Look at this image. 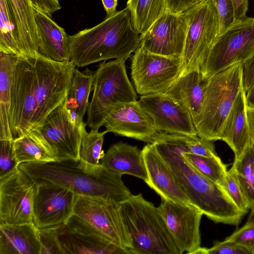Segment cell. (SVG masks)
Instances as JSON below:
<instances>
[{
	"mask_svg": "<svg viewBox=\"0 0 254 254\" xmlns=\"http://www.w3.org/2000/svg\"><path fill=\"white\" fill-rule=\"evenodd\" d=\"M254 55V18L235 22L219 34L213 42L200 70L210 77Z\"/></svg>",
	"mask_w": 254,
	"mask_h": 254,
	"instance_id": "ba28073f",
	"label": "cell"
},
{
	"mask_svg": "<svg viewBox=\"0 0 254 254\" xmlns=\"http://www.w3.org/2000/svg\"><path fill=\"white\" fill-rule=\"evenodd\" d=\"M216 7L219 23V34L235 22L234 8L232 0H211Z\"/></svg>",
	"mask_w": 254,
	"mask_h": 254,
	"instance_id": "74e56055",
	"label": "cell"
},
{
	"mask_svg": "<svg viewBox=\"0 0 254 254\" xmlns=\"http://www.w3.org/2000/svg\"><path fill=\"white\" fill-rule=\"evenodd\" d=\"M131 254H180L157 207L141 193L121 202Z\"/></svg>",
	"mask_w": 254,
	"mask_h": 254,
	"instance_id": "5b68a950",
	"label": "cell"
},
{
	"mask_svg": "<svg viewBox=\"0 0 254 254\" xmlns=\"http://www.w3.org/2000/svg\"><path fill=\"white\" fill-rule=\"evenodd\" d=\"M183 155L200 173L225 189L227 166L218 156L204 157L185 152Z\"/></svg>",
	"mask_w": 254,
	"mask_h": 254,
	"instance_id": "d6a6232c",
	"label": "cell"
},
{
	"mask_svg": "<svg viewBox=\"0 0 254 254\" xmlns=\"http://www.w3.org/2000/svg\"><path fill=\"white\" fill-rule=\"evenodd\" d=\"M18 57L0 52V140H13L9 114L13 71Z\"/></svg>",
	"mask_w": 254,
	"mask_h": 254,
	"instance_id": "83f0119b",
	"label": "cell"
},
{
	"mask_svg": "<svg viewBox=\"0 0 254 254\" xmlns=\"http://www.w3.org/2000/svg\"><path fill=\"white\" fill-rule=\"evenodd\" d=\"M100 163L122 175L133 176L144 182L147 178L142 150L136 146L122 142L114 144L105 153Z\"/></svg>",
	"mask_w": 254,
	"mask_h": 254,
	"instance_id": "cb8c5ba5",
	"label": "cell"
},
{
	"mask_svg": "<svg viewBox=\"0 0 254 254\" xmlns=\"http://www.w3.org/2000/svg\"><path fill=\"white\" fill-rule=\"evenodd\" d=\"M247 114L251 139L254 142V109L247 107Z\"/></svg>",
	"mask_w": 254,
	"mask_h": 254,
	"instance_id": "7dc6e473",
	"label": "cell"
},
{
	"mask_svg": "<svg viewBox=\"0 0 254 254\" xmlns=\"http://www.w3.org/2000/svg\"><path fill=\"white\" fill-rule=\"evenodd\" d=\"M60 225L38 228L41 244L40 254H64L59 238Z\"/></svg>",
	"mask_w": 254,
	"mask_h": 254,
	"instance_id": "e575fe53",
	"label": "cell"
},
{
	"mask_svg": "<svg viewBox=\"0 0 254 254\" xmlns=\"http://www.w3.org/2000/svg\"><path fill=\"white\" fill-rule=\"evenodd\" d=\"M213 142L197 135L190 136L189 153L204 157L218 156Z\"/></svg>",
	"mask_w": 254,
	"mask_h": 254,
	"instance_id": "ab89813d",
	"label": "cell"
},
{
	"mask_svg": "<svg viewBox=\"0 0 254 254\" xmlns=\"http://www.w3.org/2000/svg\"><path fill=\"white\" fill-rule=\"evenodd\" d=\"M0 178L11 173L17 167V163L13 154V140H0Z\"/></svg>",
	"mask_w": 254,
	"mask_h": 254,
	"instance_id": "8d00e7d4",
	"label": "cell"
},
{
	"mask_svg": "<svg viewBox=\"0 0 254 254\" xmlns=\"http://www.w3.org/2000/svg\"><path fill=\"white\" fill-rule=\"evenodd\" d=\"M195 254H251L250 251L235 242L224 240L216 241L210 248L200 247Z\"/></svg>",
	"mask_w": 254,
	"mask_h": 254,
	"instance_id": "d590c367",
	"label": "cell"
},
{
	"mask_svg": "<svg viewBox=\"0 0 254 254\" xmlns=\"http://www.w3.org/2000/svg\"><path fill=\"white\" fill-rule=\"evenodd\" d=\"M126 60L104 62L94 71L93 95L86 123L91 129H99L103 126L117 104L137 101L136 92L127 75Z\"/></svg>",
	"mask_w": 254,
	"mask_h": 254,
	"instance_id": "52a82bcc",
	"label": "cell"
},
{
	"mask_svg": "<svg viewBox=\"0 0 254 254\" xmlns=\"http://www.w3.org/2000/svg\"><path fill=\"white\" fill-rule=\"evenodd\" d=\"M18 167L36 185L62 187L77 195L111 198L121 203L131 194L122 180L123 175L101 164L85 169L78 161L67 160L24 163Z\"/></svg>",
	"mask_w": 254,
	"mask_h": 254,
	"instance_id": "3957f363",
	"label": "cell"
},
{
	"mask_svg": "<svg viewBox=\"0 0 254 254\" xmlns=\"http://www.w3.org/2000/svg\"><path fill=\"white\" fill-rule=\"evenodd\" d=\"M70 61L82 67L100 61L127 59L140 45L127 7L97 25L69 35Z\"/></svg>",
	"mask_w": 254,
	"mask_h": 254,
	"instance_id": "277c9868",
	"label": "cell"
},
{
	"mask_svg": "<svg viewBox=\"0 0 254 254\" xmlns=\"http://www.w3.org/2000/svg\"><path fill=\"white\" fill-rule=\"evenodd\" d=\"M33 7L49 16L61 8L60 0H30Z\"/></svg>",
	"mask_w": 254,
	"mask_h": 254,
	"instance_id": "7bdbcfd3",
	"label": "cell"
},
{
	"mask_svg": "<svg viewBox=\"0 0 254 254\" xmlns=\"http://www.w3.org/2000/svg\"><path fill=\"white\" fill-rule=\"evenodd\" d=\"M225 240L235 242L254 254V225L242 226Z\"/></svg>",
	"mask_w": 254,
	"mask_h": 254,
	"instance_id": "60d3db41",
	"label": "cell"
},
{
	"mask_svg": "<svg viewBox=\"0 0 254 254\" xmlns=\"http://www.w3.org/2000/svg\"><path fill=\"white\" fill-rule=\"evenodd\" d=\"M204 0H167L166 10L173 13H181Z\"/></svg>",
	"mask_w": 254,
	"mask_h": 254,
	"instance_id": "b9f144b4",
	"label": "cell"
},
{
	"mask_svg": "<svg viewBox=\"0 0 254 254\" xmlns=\"http://www.w3.org/2000/svg\"><path fill=\"white\" fill-rule=\"evenodd\" d=\"M6 1L22 56L38 54L39 36L35 8L30 0H6Z\"/></svg>",
	"mask_w": 254,
	"mask_h": 254,
	"instance_id": "7402d4cb",
	"label": "cell"
},
{
	"mask_svg": "<svg viewBox=\"0 0 254 254\" xmlns=\"http://www.w3.org/2000/svg\"><path fill=\"white\" fill-rule=\"evenodd\" d=\"M254 225V206L251 209V212L244 226H249Z\"/></svg>",
	"mask_w": 254,
	"mask_h": 254,
	"instance_id": "681fc988",
	"label": "cell"
},
{
	"mask_svg": "<svg viewBox=\"0 0 254 254\" xmlns=\"http://www.w3.org/2000/svg\"><path fill=\"white\" fill-rule=\"evenodd\" d=\"M188 31V21L184 12L166 11L143 34L139 46L153 54L181 57Z\"/></svg>",
	"mask_w": 254,
	"mask_h": 254,
	"instance_id": "9a60e30c",
	"label": "cell"
},
{
	"mask_svg": "<svg viewBox=\"0 0 254 254\" xmlns=\"http://www.w3.org/2000/svg\"><path fill=\"white\" fill-rule=\"evenodd\" d=\"M142 151L147 174L145 183L162 199L192 205L169 166L154 145L148 143Z\"/></svg>",
	"mask_w": 254,
	"mask_h": 254,
	"instance_id": "d6986e66",
	"label": "cell"
},
{
	"mask_svg": "<svg viewBox=\"0 0 254 254\" xmlns=\"http://www.w3.org/2000/svg\"><path fill=\"white\" fill-rule=\"evenodd\" d=\"M41 250L33 223L0 224V254H40Z\"/></svg>",
	"mask_w": 254,
	"mask_h": 254,
	"instance_id": "d4e9b609",
	"label": "cell"
},
{
	"mask_svg": "<svg viewBox=\"0 0 254 254\" xmlns=\"http://www.w3.org/2000/svg\"><path fill=\"white\" fill-rule=\"evenodd\" d=\"M138 103L151 117L159 132L197 135L189 113L165 93L141 96Z\"/></svg>",
	"mask_w": 254,
	"mask_h": 254,
	"instance_id": "e0dca14e",
	"label": "cell"
},
{
	"mask_svg": "<svg viewBox=\"0 0 254 254\" xmlns=\"http://www.w3.org/2000/svg\"><path fill=\"white\" fill-rule=\"evenodd\" d=\"M63 104L32 131L54 153L57 161L77 162L83 132L86 129L71 121Z\"/></svg>",
	"mask_w": 254,
	"mask_h": 254,
	"instance_id": "4fadbf2b",
	"label": "cell"
},
{
	"mask_svg": "<svg viewBox=\"0 0 254 254\" xmlns=\"http://www.w3.org/2000/svg\"><path fill=\"white\" fill-rule=\"evenodd\" d=\"M234 8L235 22L245 19L249 7V0H232Z\"/></svg>",
	"mask_w": 254,
	"mask_h": 254,
	"instance_id": "f6af8a7d",
	"label": "cell"
},
{
	"mask_svg": "<svg viewBox=\"0 0 254 254\" xmlns=\"http://www.w3.org/2000/svg\"><path fill=\"white\" fill-rule=\"evenodd\" d=\"M78 195L62 187L37 185L33 200V221L37 228L65 224L73 214Z\"/></svg>",
	"mask_w": 254,
	"mask_h": 254,
	"instance_id": "2e32d148",
	"label": "cell"
},
{
	"mask_svg": "<svg viewBox=\"0 0 254 254\" xmlns=\"http://www.w3.org/2000/svg\"><path fill=\"white\" fill-rule=\"evenodd\" d=\"M230 170L235 176L249 207L254 206V142L237 158Z\"/></svg>",
	"mask_w": 254,
	"mask_h": 254,
	"instance_id": "4dcf8cb0",
	"label": "cell"
},
{
	"mask_svg": "<svg viewBox=\"0 0 254 254\" xmlns=\"http://www.w3.org/2000/svg\"><path fill=\"white\" fill-rule=\"evenodd\" d=\"M225 190L237 207L247 213L250 209L248 204L238 181L230 170L227 173Z\"/></svg>",
	"mask_w": 254,
	"mask_h": 254,
	"instance_id": "f35d334b",
	"label": "cell"
},
{
	"mask_svg": "<svg viewBox=\"0 0 254 254\" xmlns=\"http://www.w3.org/2000/svg\"><path fill=\"white\" fill-rule=\"evenodd\" d=\"M190 136L159 132L152 144L169 166L191 204L215 223L238 225L246 214L226 190L197 171L183 155Z\"/></svg>",
	"mask_w": 254,
	"mask_h": 254,
	"instance_id": "7a4b0ae2",
	"label": "cell"
},
{
	"mask_svg": "<svg viewBox=\"0 0 254 254\" xmlns=\"http://www.w3.org/2000/svg\"><path fill=\"white\" fill-rule=\"evenodd\" d=\"M107 133V130L99 132L98 129H91L89 132L84 130L78 161L81 167L92 168L101 165L100 160L105 154L102 150L104 136Z\"/></svg>",
	"mask_w": 254,
	"mask_h": 254,
	"instance_id": "1f68e13d",
	"label": "cell"
},
{
	"mask_svg": "<svg viewBox=\"0 0 254 254\" xmlns=\"http://www.w3.org/2000/svg\"><path fill=\"white\" fill-rule=\"evenodd\" d=\"M167 0H128L134 29L140 35L144 34L166 10Z\"/></svg>",
	"mask_w": 254,
	"mask_h": 254,
	"instance_id": "f546056e",
	"label": "cell"
},
{
	"mask_svg": "<svg viewBox=\"0 0 254 254\" xmlns=\"http://www.w3.org/2000/svg\"><path fill=\"white\" fill-rule=\"evenodd\" d=\"M157 209L180 254H195L201 247L200 225L202 212L193 205L162 198Z\"/></svg>",
	"mask_w": 254,
	"mask_h": 254,
	"instance_id": "5bb4252c",
	"label": "cell"
},
{
	"mask_svg": "<svg viewBox=\"0 0 254 254\" xmlns=\"http://www.w3.org/2000/svg\"><path fill=\"white\" fill-rule=\"evenodd\" d=\"M108 132L152 143L159 132L138 101L117 104L104 125Z\"/></svg>",
	"mask_w": 254,
	"mask_h": 254,
	"instance_id": "ac0fdd59",
	"label": "cell"
},
{
	"mask_svg": "<svg viewBox=\"0 0 254 254\" xmlns=\"http://www.w3.org/2000/svg\"><path fill=\"white\" fill-rule=\"evenodd\" d=\"M246 103L247 108L254 109V82L246 92Z\"/></svg>",
	"mask_w": 254,
	"mask_h": 254,
	"instance_id": "c3c4849f",
	"label": "cell"
},
{
	"mask_svg": "<svg viewBox=\"0 0 254 254\" xmlns=\"http://www.w3.org/2000/svg\"><path fill=\"white\" fill-rule=\"evenodd\" d=\"M94 73L88 68L83 72L75 68L67 95L63 104L71 121L82 128L87 126L83 118L89 105L88 99L92 90Z\"/></svg>",
	"mask_w": 254,
	"mask_h": 254,
	"instance_id": "4316f807",
	"label": "cell"
},
{
	"mask_svg": "<svg viewBox=\"0 0 254 254\" xmlns=\"http://www.w3.org/2000/svg\"><path fill=\"white\" fill-rule=\"evenodd\" d=\"M210 77L200 69L180 75L164 93L175 99L191 116L194 124L202 111Z\"/></svg>",
	"mask_w": 254,
	"mask_h": 254,
	"instance_id": "ffe728a7",
	"label": "cell"
},
{
	"mask_svg": "<svg viewBox=\"0 0 254 254\" xmlns=\"http://www.w3.org/2000/svg\"><path fill=\"white\" fill-rule=\"evenodd\" d=\"M59 238L64 254H131L101 236L89 235L61 225Z\"/></svg>",
	"mask_w": 254,
	"mask_h": 254,
	"instance_id": "603a6c76",
	"label": "cell"
},
{
	"mask_svg": "<svg viewBox=\"0 0 254 254\" xmlns=\"http://www.w3.org/2000/svg\"><path fill=\"white\" fill-rule=\"evenodd\" d=\"M37 185L19 167L0 178V224L33 223Z\"/></svg>",
	"mask_w": 254,
	"mask_h": 254,
	"instance_id": "7c38bea8",
	"label": "cell"
},
{
	"mask_svg": "<svg viewBox=\"0 0 254 254\" xmlns=\"http://www.w3.org/2000/svg\"><path fill=\"white\" fill-rule=\"evenodd\" d=\"M75 66L38 54L18 57L11 86L9 121L13 139L40 126L64 101Z\"/></svg>",
	"mask_w": 254,
	"mask_h": 254,
	"instance_id": "6da1fadb",
	"label": "cell"
},
{
	"mask_svg": "<svg viewBox=\"0 0 254 254\" xmlns=\"http://www.w3.org/2000/svg\"><path fill=\"white\" fill-rule=\"evenodd\" d=\"M13 151L18 165L24 163L57 161L54 153L32 131L13 140Z\"/></svg>",
	"mask_w": 254,
	"mask_h": 254,
	"instance_id": "f1b7e54d",
	"label": "cell"
},
{
	"mask_svg": "<svg viewBox=\"0 0 254 254\" xmlns=\"http://www.w3.org/2000/svg\"><path fill=\"white\" fill-rule=\"evenodd\" d=\"M184 13L188 21V31L180 75L200 69L219 30L218 13L211 0H204Z\"/></svg>",
	"mask_w": 254,
	"mask_h": 254,
	"instance_id": "9c48e42d",
	"label": "cell"
},
{
	"mask_svg": "<svg viewBox=\"0 0 254 254\" xmlns=\"http://www.w3.org/2000/svg\"><path fill=\"white\" fill-rule=\"evenodd\" d=\"M243 65L236 63L210 76L202 111L194 124L199 137L221 140L227 118L243 88Z\"/></svg>",
	"mask_w": 254,
	"mask_h": 254,
	"instance_id": "8992f818",
	"label": "cell"
},
{
	"mask_svg": "<svg viewBox=\"0 0 254 254\" xmlns=\"http://www.w3.org/2000/svg\"><path fill=\"white\" fill-rule=\"evenodd\" d=\"M101 1L106 12L107 16L113 15L117 12V0H101Z\"/></svg>",
	"mask_w": 254,
	"mask_h": 254,
	"instance_id": "bcb514c9",
	"label": "cell"
},
{
	"mask_svg": "<svg viewBox=\"0 0 254 254\" xmlns=\"http://www.w3.org/2000/svg\"><path fill=\"white\" fill-rule=\"evenodd\" d=\"M254 82V55L243 65V88L246 92Z\"/></svg>",
	"mask_w": 254,
	"mask_h": 254,
	"instance_id": "ee69618b",
	"label": "cell"
},
{
	"mask_svg": "<svg viewBox=\"0 0 254 254\" xmlns=\"http://www.w3.org/2000/svg\"><path fill=\"white\" fill-rule=\"evenodd\" d=\"M39 36L38 53L53 61H70L69 35L47 14L35 9Z\"/></svg>",
	"mask_w": 254,
	"mask_h": 254,
	"instance_id": "44dd1931",
	"label": "cell"
},
{
	"mask_svg": "<svg viewBox=\"0 0 254 254\" xmlns=\"http://www.w3.org/2000/svg\"><path fill=\"white\" fill-rule=\"evenodd\" d=\"M0 52L22 57L6 0H0Z\"/></svg>",
	"mask_w": 254,
	"mask_h": 254,
	"instance_id": "836d02e7",
	"label": "cell"
},
{
	"mask_svg": "<svg viewBox=\"0 0 254 254\" xmlns=\"http://www.w3.org/2000/svg\"><path fill=\"white\" fill-rule=\"evenodd\" d=\"M221 140L238 157L249 145L251 139L247 114L246 92L243 88L238 95L226 120Z\"/></svg>",
	"mask_w": 254,
	"mask_h": 254,
	"instance_id": "484cf974",
	"label": "cell"
},
{
	"mask_svg": "<svg viewBox=\"0 0 254 254\" xmlns=\"http://www.w3.org/2000/svg\"><path fill=\"white\" fill-rule=\"evenodd\" d=\"M181 57L152 53L140 46L131 58V76L141 96L164 93L176 81L182 68Z\"/></svg>",
	"mask_w": 254,
	"mask_h": 254,
	"instance_id": "8fae6325",
	"label": "cell"
},
{
	"mask_svg": "<svg viewBox=\"0 0 254 254\" xmlns=\"http://www.w3.org/2000/svg\"><path fill=\"white\" fill-rule=\"evenodd\" d=\"M73 214L110 242L130 252L131 241L120 202L111 198L78 195Z\"/></svg>",
	"mask_w": 254,
	"mask_h": 254,
	"instance_id": "30bf717a",
	"label": "cell"
}]
</instances>
